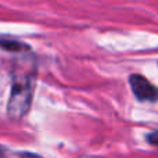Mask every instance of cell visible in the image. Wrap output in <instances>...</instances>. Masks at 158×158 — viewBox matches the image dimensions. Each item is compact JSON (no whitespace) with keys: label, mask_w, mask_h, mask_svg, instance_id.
<instances>
[{"label":"cell","mask_w":158,"mask_h":158,"mask_svg":"<svg viewBox=\"0 0 158 158\" xmlns=\"http://www.w3.org/2000/svg\"><path fill=\"white\" fill-rule=\"evenodd\" d=\"M0 47L7 52H14V53H18V52H28L29 47L27 44L21 43L18 40H14V39H0Z\"/></svg>","instance_id":"3957f363"},{"label":"cell","mask_w":158,"mask_h":158,"mask_svg":"<svg viewBox=\"0 0 158 158\" xmlns=\"http://www.w3.org/2000/svg\"><path fill=\"white\" fill-rule=\"evenodd\" d=\"M147 140L150 144L153 146H158V131L157 132H153V133H150L147 136Z\"/></svg>","instance_id":"277c9868"},{"label":"cell","mask_w":158,"mask_h":158,"mask_svg":"<svg viewBox=\"0 0 158 158\" xmlns=\"http://www.w3.org/2000/svg\"><path fill=\"white\" fill-rule=\"evenodd\" d=\"M35 86V67L22 71L19 68L14 69L11 94L7 104V114L13 119H19L28 112L31 107Z\"/></svg>","instance_id":"6da1fadb"},{"label":"cell","mask_w":158,"mask_h":158,"mask_svg":"<svg viewBox=\"0 0 158 158\" xmlns=\"http://www.w3.org/2000/svg\"><path fill=\"white\" fill-rule=\"evenodd\" d=\"M129 83H131V87L133 90L135 96L139 100L151 101V103L158 100V89L144 77L135 74L129 78Z\"/></svg>","instance_id":"7a4b0ae2"}]
</instances>
